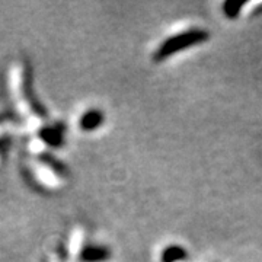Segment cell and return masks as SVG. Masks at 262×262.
<instances>
[{"mask_svg":"<svg viewBox=\"0 0 262 262\" xmlns=\"http://www.w3.org/2000/svg\"><path fill=\"white\" fill-rule=\"evenodd\" d=\"M244 0H241V2H236V0H227L223 3V12H225V15L229 19H236L239 16V13H241V9L245 6Z\"/></svg>","mask_w":262,"mask_h":262,"instance_id":"8992f818","label":"cell"},{"mask_svg":"<svg viewBox=\"0 0 262 262\" xmlns=\"http://www.w3.org/2000/svg\"><path fill=\"white\" fill-rule=\"evenodd\" d=\"M105 121V115L101 110H89L80 117L79 120V127L83 131H95L98 130Z\"/></svg>","mask_w":262,"mask_h":262,"instance_id":"7a4b0ae2","label":"cell"},{"mask_svg":"<svg viewBox=\"0 0 262 262\" xmlns=\"http://www.w3.org/2000/svg\"><path fill=\"white\" fill-rule=\"evenodd\" d=\"M63 127L53 125V127H46L39 133L41 140L51 147H61L64 144V136H63Z\"/></svg>","mask_w":262,"mask_h":262,"instance_id":"277c9868","label":"cell"},{"mask_svg":"<svg viewBox=\"0 0 262 262\" xmlns=\"http://www.w3.org/2000/svg\"><path fill=\"white\" fill-rule=\"evenodd\" d=\"M208 38H210V34L206 29L192 28L184 31L178 35H173V37L168 38L166 41H163L160 44V47L158 48V51L155 53V60L162 61V60L168 58L169 56H173L179 51H184L195 44L206 42Z\"/></svg>","mask_w":262,"mask_h":262,"instance_id":"6da1fadb","label":"cell"},{"mask_svg":"<svg viewBox=\"0 0 262 262\" xmlns=\"http://www.w3.org/2000/svg\"><path fill=\"white\" fill-rule=\"evenodd\" d=\"M110 258H111V251L106 246L91 245V246H84L83 251L80 252V259L83 262H102L108 261Z\"/></svg>","mask_w":262,"mask_h":262,"instance_id":"3957f363","label":"cell"},{"mask_svg":"<svg viewBox=\"0 0 262 262\" xmlns=\"http://www.w3.org/2000/svg\"><path fill=\"white\" fill-rule=\"evenodd\" d=\"M188 259V251L181 245H169L160 253V262H181Z\"/></svg>","mask_w":262,"mask_h":262,"instance_id":"5b68a950","label":"cell"}]
</instances>
